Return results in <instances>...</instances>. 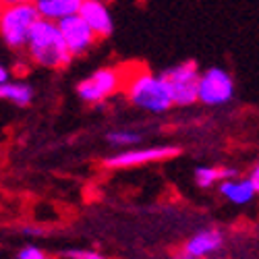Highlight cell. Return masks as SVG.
Here are the masks:
<instances>
[{
    "label": "cell",
    "instance_id": "obj_7",
    "mask_svg": "<svg viewBox=\"0 0 259 259\" xmlns=\"http://www.w3.org/2000/svg\"><path fill=\"white\" fill-rule=\"evenodd\" d=\"M58 25H60V31H62L64 39H67V46L73 52V56L85 54L94 46V41L98 39L96 31L90 27V23L79 13L60 19Z\"/></svg>",
    "mask_w": 259,
    "mask_h": 259
},
{
    "label": "cell",
    "instance_id": "obj_18",
    "mask_svg": "<svg viewBox=\"0 0 259 259\" xmlns=\"http://www.w3.org/2000/svg\"><path fill=\"white\" fill-rule=\"evenodd\" d=\"M249 179H251V183H253L255 191L259 193V162H257V166L253 168V172H251V175H249Z\"/></svg>",
    "mask_w": 259,
    "mask_h": 259
},
{
    "label": "cell",
    "instance_id": "obj_6",
    "mask_svg": "<svg viewBox=\"0 0 259 259\" xmlns=\"http://www.w3.org/2000/svg\"><path fill=\"white\" fill-rule=\"evenodd\" d=\"M232 96H234V83L226 71L211 67L205 73H201L199 102H203L207 106H220V104L230 102Z\"/></svg>",
    "mask_w": 259,
    "mask_h": 259
},
{
    "label": "cell",
    "instance_id": "obj_17",
    "mask_svg": "<svg viewBox=\"0 0 259 259\" xmlns=\"http://www.w3.org/2000/svg\"><path fill=\"white\" fill-rule=\"evenodd\" d=\"M64 257L69 259H100L102 255L96 251H81V249H73V251H64Z\"/></svg>",
    "mask_w": 259,
    "mask_h": 259
},
{
    "label": "cell",
    "instance_id": "obj_16",
    "mask_svg": "<svg viewBox=\"0 0 259 259\" xmlns=\"http://www.w3.org/2000/svg\"><path fill=\"white\" fill-rule=\"evenodd\" d=\"M17 257L19 259H44L46 253L41 251L39 247H35V245H27V247H23V249L17 253Z\"/></svg>",
    "mask_w": 259,
    "mask_h": 259
},
{
    "label": "cell",
    "instance_id": "obj_13",
    "mask_svg": "<svg viewBox=\"0 0 259 259\" xmlns=\"http://www.w3.org/2000/svg\"><path fill=\"white\" fill-rule=\"evenodd\" d=\"M239 177V172L234 168H222V166H201L195 170V183L201 189H209L215 183H222L226 179Z\"/></svg>",
    "mask_w": 259,
    "mask_h": 259
},
{
    "label": "cell",
    "instance_id": "obj_3",
    "mask_svg": "<svg viewBox=\"0 0 259 259\" xmlns=\"http://www.w3.org/2000/svg\"><path fill=\"white\" fill-rule=\"evenodd\" d=\"M39 19L35 3H5L3 17H0V31L3 39L11 50L27 48L31 27Z\"/></svg>",
    "mask_w": 259,
    "mask_h": 259
},
{
    "label": "cell",
    "instance_id": "obj_19",
    "mask_svg": "<svg viewBox=\"0 0 259 259\" xmlns=\"http://www.w3.org/2000/svg\"><path fill=\"white\" fill-rule=\"evenodd\" d=\"M3 83H9V71H7V67L0 69V85H3Z\"/></svg>",
    "mask_w": 259,
    "mask_h": 259
},
{
    "label": "cell",
    "instance_id": "obj_8",
    "mask_svg": "<svg viewBox=\"0 0 259 259\" xmlns=\"http://www.w3.org/2000/svg\"><path fill=\"white\" fill-rule=\"evenodd\" d=\"M181 152L179 147L172 145H158V147H145V149H128V152H120L116 156H110L104 160L106 168H133L149 162H160L166 158H172Z\"/></svg>",
    "mask_w": 259,
    "mask_h": 259
},
{
    "label": "cell",
    "instance_id": "obj_9",
    "mask_svg": "<svg viewBox=\"0 0 259 259\" xmlns=\"http://www.w3.org/2000/svg\"><path fill=\"white\" fill-rule=\"evenodd\" d=\"M224 247V236L220 230L215 228H207L197 232L193 239H189V243L183 247V257L189 259H197V257H207L211 253H218Z\"/></svg>",
    "mask_w": 259,
    "mask_h": 259
},
{
    "label": "cell",
    "instance_id": "obj_15",
    "mask_svg": "<svg viewBox=\"0 0 259 259\" xmlns=\"http://www.w3.org/2000/svg\"><path fill=\"white\" fill-rule=\"evenodd\" d=\"M139 135L133 133V131H112L110 135H108V141H110L112 145L116 147H126V145H135L139 143Z\"/></svg>",
    "mask_w": 259,
    "mask_h": 259
},
{
    "label": "cell",
    "instance_id": "obj_12",
    "mask_svg": "<svg viewBox=\"0 0 259 259\" xmlns=\"http://www.w3.org/2000/svg\"><path fill=\"white\" fill-rule=\"evenodd\" d=\"M85 0H35V7L39 11V17L60 21L69 15H75L81 11Z\"/></svg>",
    "mask_w": 259,
    "mask_h": 259
},
{
    "label": "cell",
    "instance_id": "obj_4",
    "mask_svg": "<svg viewBox=\"0 0 259 259\" xmlns=\"http://www.w3.org/2000/svg\"><path fill=\"white\" fill-rule=\"evenodd\" d=\"M160 77L166 81L168 90L172 94V100L179 106H189L199 100V81L201 73L195 60L179 62L177 67H170L160 73Z\"/></svg>",
    "mask_w": 259,
    "mask_h": 259
},
{
    "label": "cell",
    "instance_id": "obj_20",
    "mask_svg": "<svg viewBox=\"0 0 259 259\" xmlns=\"http://www.w3.org/2000/svg\"><path fill=\"white\" fill-rule=\"evenodd\" d=\"M5 3H35V0H5Z\"/></svg>",
    "mask_w": 259,
    "mask_h": 259
},
{
    "label": "cell",
    "instance_id": "obj_11",
    "mask_svg": "<svg viewBox=\"0 0 259 259\" xmlns=\"http://www.w3.org/2000/svg\"><path fill=\"white\" fill-rule=\"evenodd\" d=\"M220 193L222 197L228 199L230 203H236V205H245L249 203L253 197H255V187L251 183V179H226L222 181L220 185Z\"/></svg>",
    "mask_w": 259,
    "mask_h": 259
},
{
    "label": "cell",
    "instance_id": "obj_1",
    "mask_svg": "<svg viewBox=\"0 0 259 259\" xmlns=\"http://www.w3.org/2000/svg\"><path fill=\"white\" fill-rule=\"evenodd\" d=\"M27 54L35 64L46 69H64L75 58L60 31L58 21L44 17H39L31 27L27 39Z\"/></svg>",
    "mask_w": 259,
    "mask_h": 259
},
{
    "label": "cell",
    "instance_id": "obj_5",
    "mask_svg": "<svg viewBox=\"0 0 259 259\" xmlns=\"http://www.w3.org/2000/svg\"><path fill=\"white\" fill-rule=\"evenodd\" d=\"M120 83H124V79L118 69H98L77 85V94L83 102L98 104L112 96L120 88Z\"/></svg>",
    "mask_w": 259,
    "mask_h": 259
},
{
    "label": "cell",
    "instance_id": "obj_2",
    "mask_svg": "<svg viewBox=\"0 0 259 259\" xmlns=\"http://www.w3.org/2000/svg\"><path fill=\"white\" fill-rule=\"evenodd\" d=\"M124 83H126L124 90H126L128 100H131L135 106L143 108V110H149V112H166L168 108L175 104L166 81L160 75L137 71L135 75L124 79Z\"/></svg>",
    "mask_w": 259,
    "mask_h": 259
},
{
    "label": "cell",
    "instance_id": "obj_14",
    "mask_svg": "<svg viewBox=\"0 0 259 259\" xmlns=\"http://www.w3.org/2000/svg\"><path fill=\"white\" fill-rule=\"evenodd\" d=\"M0 96H3V100H9L17 106H29L33 100V90H31V85L9 81L0 85Z\"/></svg>",
    "mask_w": 259,
    "mask_h": 259
},
{
    "label": "cell",
    "instance_id": "obj_10",
    "mask_svg": "<svg viewBox=\"0 0 259 259\" xmlns=\"http://www.w3.org/2000/svg\"><path fill=\"white\" fill-rule=\"evenodd\" d=\"M79 15L88 21L90 27L96 31L98 37L112 35L114 23H112L110 11H108V7L102 3V0H85L81 11H79Z\"/></svg>",
    "mask_w": 259,
    "mask_h": 259
}]
</instances>
